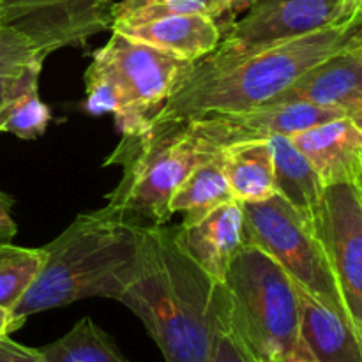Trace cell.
Masks as SVG:
<instances>
[{
    "mask_svg": "<svg viewBox=\"0 0 362 362\" xmlns=\"http://www.w3.org/2000/svg\"><path fill=\"white\" fill-rule=\"evenodd\" d=\"M243 243L265 251L285 269L296 285L352 324L313 225L279 194L243 204Z\"/></svg>",
    "mask_w": 362,
    "mask_h": 362,
    "instance_id": "52a82bcc",
    "label": "cell"
},
{
    "mask_svg": "<svg viewBox=\"0 0 362 362\" xmlns=\"http://www.w3.org/2000/svg\"><path fill=\"white\" fill-rule=\"evenodd\" d=\"M0 21L48 57L108 30L112 14L101 0H2Z\"/></svg>",
    "mask_w": 362,
    "mask_h": 362,
    "instance_id": "30bf717a",
    "label": "cell"
},
{
    "mask_svg": "<svg viewBox=\"0 0 362 362\" xmlns=\"http://www.w3.org/2000/svg\"><path fill=\"white\" fill-rule=\"evenodd\" d=\"M233 198L240 204H255L274 197V159L269 138L237 140L219 152Z\"/></svg>",
    "mask_w": 362,
    "mask_h": 362,
    "instance_id": "e0dca14e",
    "label": "cell"
},
{
    "mask_svg": "<svg viewBox=\"0 0 362 362\" xmlns=\"http://www.w3.org/2000/svg\"><path fill=\"white\" fill-rule=\"evenodd\" d=\"M13 205V198L7 193H4V191H0V246L13 243L14 235L18 232L16 223H14L13 216H11Z\"/></svg>",
    "mask_w": 362,
    "mask_h": 362,
    "instance_id": "4316f807",
    "label": "cell"
},
{
    "mask_svg": "<svg viewBox=\"0 0 362 362\" xmlns=\"http://www.w3.org/2000/svg\"><path fill=\"white\" fill-rule=\"evenodd\" d=\"M45 60L25 35L0 21V134L14 101L39 83Z\"/></svg>",
    "mask_w": 362,
    "mask_h": 362,
    "instance_id": "d6986e66",
    "label": "cell"
},
{
    "mask_svg": "<svg viewBox=\"0 0 362 362\" xmlns=\"http://www.w3.org/2000/svg\"><path fill=\"white\" fill-rule=\"evenodd\" d=\"M278 362H318V361L317 357L310 352L306 343H304L303 339H299V341L296 343V346H292L288 352H285L281 357H279Z\"/></svg>",
    "mask_w": 362,
    "mask_h": 362,
    "instance_id": "83f0119b",
    "label": "cell"
},
{
    "mask_svg": "<svg viewBox=\"0 0 362 362\" xmlns=\"http://www.w3.org/2000/svg\"><path fill=\"white\" fill-rule=\"evenodd\" d=\"M362 45V16L233 55L209 53L193 62L156 119L235 113L271 103L327 57ZM154 119V120H156Z\"/></svg>",
    "mask_w": 362,
    "mask_h": 362,
    "instance_id": "7a4b0ae2",
    "label": "cell"
},
{
    "mask_svg": "<svg viewBox=\"0 0 362 362\" xmlns=\"http://www.w3.org/2000/svg\"><path fill=\"white\" fill-rule=\"evenodd\" d=\"M110 30L145 42L184 62H198L214 52L223 35L218 21L205 14H168L141 23H117Z\"/></svg>",
    "mask_w": 362,
    "mask_h": 362,
    "instance_id": "9a60e30c",
    "label": "cell"
},
{
    "mask_svg": "<svg viewBox=\"0 0 362 362\" xmlns=\"http://www.w3.org/2000/svg\"><path fill=\"white\" fill-rule=\"evenodd\" d=\"M23 318L14 317L13 311L6 310V308H0V338L2 336H11L13 332H16L18 329H21L25 325Z\"/></svg>",
    "mask_w": 362,
    "mask_h": 362,
    "instance_id": "f1b7e54d",
    "label": "cell"
},
{
    "mask_svg": "<svg viewBox=\"0 0 362 362\" xmlns=\"http://www.w3.org/2000/svg\"><path fill=\"white\" fill-rule=\"evenodd\" d=\"M207 362H258L246 343L237 334L230 320L228 300L223 283H219L216 290L214 308H212L211 349H209Z\"/></svg>",
    "mask_w": 362,
    "mask_h": 362,
    "instance_id": "cb8c5ba5",
    "label": "cell"
},
{
    "mask_svg": "<svg viewBox=\"0 0 362 362\" xmlns=\"http://www.w3.org/2000/svg\"><path fill=\"white\" fill-rule=\"evenodd\" d=\"M191 66L112 30L85 73L83 110L88 115L112 113L122 136L140 133L165 110Z\"/></svg>",
    "mask_w": 362,
    "mask_h": 362,
    "instance_id": "5b68a950",
    "label": "cell"
},
{
    "mask_svg": "<svg viewBox=\"0 0 362 362\" xmlns=\"http://www.w3.org/2000/svg\"><path fill=\"white\" fill-rule=\"evenodd\" d=\"M101 2H103V4H106V6H108V4L112 2V0H101Z\"/></svg>",
    "mask_w": 362,
    "mask_h": 362,
    "instance_id": "4dcf8cb0",
    "label": "cell"
},
{
    "mask_svg": "<svg viewBox=\"0 0 362 362\" xmlns=\"http://www.w3.org/2000/svg\"><path fill=\"white\" fill-rule=\"evenodd\" d=\"M0 2H2V0H0Z\"/></svg>",
    "mask_w": 362,
    "mask_h": 362,
    "instance_id": "1f68e13d",
    "label": "cell"
},
{
    "mask_svg": "<svg viewBox=\"0 0 362 362\" xmlns=\"http://www.w3.org/2000/svg\"><path fill=\"white\" fill-rule=\"evenodd\" d=\"M230 320L258 362H278L299 341V299L285 269L243 243L223 281Z\"/></svg>",
    "mask_w": 362,
    "mask_h": 362,
    "instance_id": "8992f818",
    "label": "cell"
},
{
    "mask_svg": "<svg viewBox=\"0 0 362 362\" xmlns=\"http://www.w3.org/2000/svg\"><path fill=\"white\" fill-rule=\"evenodd\" d=\"M52 120V110L39 95V83L28 87L11 106L4 124V133L14 134L20 140H37L45 134Z\"/></svg>",
    "mask_w": 362,
    "mask_h": 362,
    "instance_id": "d4e9b609",
    "label": "cell"
},
{
    "mask_svg": "<svg viewBox=\"0 0 362 362\" xmlns=\"http://www.w3.org/2000/svg\"><path fill=\"white\" fill-rule=\"evenodd\" d=\"M271 103H310L362 122V45L318 62Z\"/></svg>",
    "mask_w": 362,
    "mask_h": 362,
    "instance_id": "8fae6325",
    "label": "cell"
},
{
    "mask_svg": "<svg viewBox=\"0 0 362 362\" xmlns=\"http://www.w3.org/2000/svg\"><path fill=\"white\" fill-rule=\"evenodd\" d=\"M141 221L113 205L78 214L57 239L42 246L46 262L13 315L27 320L41 311L83 299H119L136 251Z\"/></svg>",
    "mask_w": 362,
    "mask_h": 362,
    "instance_id": "3957f363",
    "label": "cell"
},
{
    "mask_svg": "<svg viewBox=\"0 0 362 362\" xmlns=\"http://www.w3.org/2000/svg\"><path fill=\"white\" fill-rule=\"evenodd\" d=\"M313 232L354 327L362 336V186H325Z\"/></svg>",
    "mask_w": 362,
    "mask_h": 362,
    "instance_id": "ba28073f",
    "label": "cell"
},
{
    "mask_svg": "<svg viewBox=\"0 0 362 362\" xmlns=\"http://www.w3.org/2000/svg\"><path fill=\"white\" fill-rule=\"evenodd\" d=\"M296 285V283H293ZM299 336L318 362H362V338L354 325L296 285Z\"/></svg>",
    "mask_w": 362,
    "mask_h": 362,
    "instance_id": "2e32d148",
    "label": "cell"
},
{
    "mask_svg": "<svg viewBox=\"0 0 362 362\" xmlns=\"http://www.w3.org/2000/svg\"><path fill=\"white\" fill-rule=\"evenodd\" d=\"M46 362H131L108 332L90 318H81L69 332L41 346Z\"/></svg>",
    "mask_w": 362,
    "mask_h": 362,
    "instance_id": "44dd1931",
    "label": "cell"
},
{
    "mask_svg": "<svg viewBox=\"0 0 362 362\" xmlns=\"http://www.w3.org/2000/svg\"><path fill=\"white\" fill-rule=\"evenodd\" d=\"M272 159H274L276 194L288 202L297 212L313 219L320 207L324 182L306 158L297 151L288 136H271Z\"/></svg>",
    "mask_w": 362,
    "mask_h": 362,
    "instance_id": "ac0fdd59",
    "label": "cell"
},
{
    "mask_svg": "<svg viewBox=\"0 0 362 362\" xmlns=\"http://www.w3.org/2000/svg\"><path fill=\"white\" fill-rule=\"evenodd\" d=\"M212 126L225 145L251 138L290 136L325 120L343 115L338 110L322 108L310 103H265L257 108L235 113H214Z\"/></svg>",
    "mask_w": 362,
    "mask_h": 362,
    "instance_id": "5bb4252c",
    "label": "cell"
},
{
    "mask_svg": "<svg viewBox=\"0 0 362 362\" xmlns=\"http://www.w3.org/2000/svg\"><path fill=\"white\" fill-rule=\"evenodd\" d=\"M110 14L112 25L141 23L168 14H205L216 21L226 18L228 25L232 23L228 0H120L110 7Z\"/></svg>",
    "mask_w": 362,
    "mask_h": 362,
    "instance_id": "603a6c76",
    "label": "cell"
},
{
    "mask_svg": "<svg viewBox=\"0 0 362 362\" xmlns=\"http://www.w3.org/2000/svg\"><path fill=\"white\" fill-rule=\"evenodd\" d=\"M0 362H46L39 349L14 341L11 336L0 338Z\"/></svg>",
    "mask_w": 362,
    "mask_h": 362,
    "instance_id": "484cf974",
    "label": "cell"
},
{
    "mask_svg": "<svg viewBox=\"0 0 362 362\" xmlns=\"http://www.w3.org/2000/svg\"><path fill=\"white\" fill-rule=\"evenodd\" d=\"M218 286L180 250L175 228L140 223L117 300L140 318L165 362H207Z\"/></svg>",
    "mask_w": 362,
    "mask_h": 362,
    "instance_id": "6da1fadb",
    "label": "cell"
},
{
    "mask_svg": "<svg viewBox=\"0 0 362 362\" xmlns=\"http://www.w3.org/2000/svg\"><path fill=\"white\" fill-rule=\"evenodd\" d=\"M235 200L223 172L219 154L194 166L193 172L180 182L168 204L170 214L182 212V225H191L226 202Z\"/></svg>",
    "mask_w": 362,
    "mask_h": 362,
    "instance_id": "ffe728a7",
    "label": "cell"
},
{
    "mask_svg": "<svg viewBox=\"0 0 362 362\" xmlns=\"http://www.w3.org/2000/svg\"><path fill=\"white\" fill-rule=\"evenodd\" d=\"M46 262L45 247L0 246V308L13 311L34 285Z\"/></svg>",
    "mask_w": 362,
    "mask_h": 362,
    "instance_id": "7402d4cb",
    "label": "cell"
},
{
    "mask_svg": "<svg viewBox=\"0 0 362 362\" xmlns=\"http://www.w3.org/2000/svg\"><path fill=\"white\" fill-rule=\"evenodd\" d=\"M180 250L214 281L223 283L243 244V204L226 202L191 225L175 228Z\"/></svg>",
    "mask_w": 362,
    "mask_h": 362,
    "instance_id": "4fadbf2b",
    "label": "cell"
},
{
    "mask_svg": "<svg viewBox=\"0 0 362 362\" xmlns=\"http://www.w3.org/2000/svg\"><path fill=\"white\" fill-rule=\"evenodd\" d=\"M255 0H228V14L230 20L233 21V18L239 16L240 13L250 9V6L253 4Z\"/></svg>",
    "mask_w": 362,
    "mask_h": 362,
    "instance_id": "f546056e",
    "label": "cell"
},
{
    "mask_svg": "<svg viewBox=\"0 0 362 362\" xmlns=\"http://www.w3.org/2000/svg\"><path fill=\"white\" fill-rule=\"evenodd\" d=\"M362 16V14H361ZM345 0H255L246 16L232 21L221 35L216 55H233L352 20Z\"/></svg>",
    "mask_w": 362,
    "mask_h": 362,
    "instance_id": "9c48e42d",
    "label": "cell"
},
{
    "mask_svg": "<svg viewBox=\"0 0 362 362\" xmlns=\"http://www.w3.org/2000/svg\"><path fill=\"white\" fill-rule=\"evenodd\" d=\"M288 140L310 161L324 186H362V122L338 117L290 134Z\"/></svg>",
    "mask_w": 362,
    "mask_h": 362,
    "instance_id": "7c38bea8",
    "label": "cell"
},
{
    "mask_svg": "<svg viewBox=\"0 0 362 362\" xmlns=\"http://www.w3.org/2000/svg\"><path fill=\"white\" fill-rule=\"evenodd\" d=\"M221 148L204 117L152 120L140 133L124 134L105 159V166L122 168L106 202L136 221L166 225L170 198L180 182Z\"/></svg>",
    "mask_w": 362,
    "mask_h": 362,
    "instance_id": "277c9868",
    "label": "cell"
}]
</instances>
